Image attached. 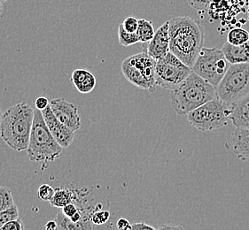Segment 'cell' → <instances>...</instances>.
Returning a JSON list of instances; mask_svg holds the SVG:
<instances>
[{
  "mask_svg": "<svg viewBox=\"0 0 249 230\" xmlns=\"http://www.w3.org/2000/svg\"><path fill=\"white\" fill-rule=\"evenodd\" d=\"M95 207L88 206L82 220L77 222L71 221L60 211L55 219L58 225V230H93V224L90 221V214L95 210Z\"/></svg>",
  "mask_w": 249,
  "mask_h": 230,
  "instance_id": "13",
  "label": "cell"
},
{
  "mask_svg": "<svg viewBox=\"0 0 249 230\" xmlns=\"http://www.w3.org/2000/svg\"><path fill=\"white\" fill-rule=\"evenodd\" d=\"M2 11H3V5H2V3L0 2V15L2 14Z\"/></svg>",
  "mask_w": 249,
  "mask_h": 230,
  "instance_id": "37",
  "label": "cell"
},
{
  "mask_svg": "<svg viewBox=\"0 0 249 230\" xmlns=\"http://www.w3.org/2000/svg\"><path fill=\"white\" fill-rule=\"evenodd\" d=\"M15 205L10 189L5 186H0V212L11 208Z\"/></svg>",
  "mask_w": 249,
  "mask_h": 230,
  "instance_id": "21",
  "label": "cell"
},
{
  "mask_svg": "<svg viewBox=\"0 0 249 230\" xmlns=\"http://www.w3.org/2000/svg\"><path fill=\"white\" fill-rule=\"evenodd\" d=\"M231 105L215 98L187 115L190 125L200 131L218 130L228 125Z\"/></svg>",
  "mask_w": 249,
  "mask_h": 230,
  "instance_id": "6",
  "label": "cell"
},
{
  "mask_svg": "<svg viewBox=\"0 0 249 230\" xmlns=\"http://www.w3.org/2000/svg\"><path fill=\"white\" fill-rule=\"evenodd\" d=\"M71 203H75L76 205L83 203V201L80 198L77 190H72V188L69 187L55 189L54 195L50 201L52 206L62 208Z\"/></svg>",
  "mask_w": 249,
  "mask_h": 230,
  "instance_id": "17",
  "label": "cell"
},
{
  "mask_svg": "<svg viewBox=\"0 0 249 230\" xmlns=\"http://www.w3.org/2000/svg\"><path fill=\"white\" fill-rule=\"evenodd\" d=\"M192 73V68L169 52L156 61V84L165 90H174Z\"/></svg>",
  "mask_w": 249,
  "mask_h": 230,
  "instance_id": "9",
  "label": "cell"
},
{
  "mask_svg": "<svg viewBox=\"0 0 249 230\" xmlns=\"http://www.w3.org/2000/svg\"><path fill=\"white\" fill-rule=\"evenodd\" d=\"M213 0H187L190 6L195 8V10H206Z\"/></svg>",
  "mask_w": 249,
  "mask_h": 230,
  "instance_id": "28",
  "label": "cell"
},
{
  "mask_svg": "<svg viewBox=\"0 0 249 230\" xmlns=\"http://www.w3.org/2000/svg\"><path fill=\"white\" fill-rule=\"evenodd\" d=\"M215 98L214 86L192 71L178 88L171 90L170 104L178 115H188Z\"/></svg>",
  "mask_w": 249,
  "mask_h": 230,
  "instance_id": "3",
  "label": "cell"
},
{
  "mask_svg": "<svg viewBox=\"0 0 249 230\" xmlns=\"http://www.w3.org/2000/svg\"><path fill=\"white\" fill-rule=\"evenodd\" d=\"M249 41V32L240 28H235L229 31L227 35V42L231 45H244Z\"/></svg>",
  "mask_w": 249,
  "mask_h": 230,
  "instance_id": "19",
  "label": "cell"
},
{
  "mask_svg": "<svg viewBox=\"0 0 249 230\" xmlns=\"http://www.w3.org/2000/svg\"><path fill=\"white\" fill-rule=\"evenodd\" d=\"M43 118L45 120V124L47 126L48 130H50L51 134L54 137L56 142L63 148H69L72 145L75 132L67 128L64 124H62L60 120L55 117L53 111L49 105L45 110L41 111Z\"/></svg>",
  "mask_w": 249,
  "mask_h": 230,
  "instance_id": "11",
  "label": "cell"
},
{
  "mask_svg": "<svg viewBox=\"0 0 249 230\" xmlns=\"http://www.w3.org/2000/svg\"><path fill=\"white\" fill-rule=\"evenodd\" d=\"M55 190L49 184H42L37 190V196L40 200L50 202L54 195Z\"/></svg>",
  "mask_w": 249,
  "mask_h": 230,
  "instance_id": "25",
  "label": "cell"
},
{
  "mask_svg": "<svg viewBox=\"0 0 249 230\" xmlns=\"http://www.w3.org/2000/svg\"><path fill=\"white\" fill-rule=\"evenodd\" d=\"M136 34L139 36L140 43L142 44H147L150 41L153 39L155 34L154 25L152 21L140 19L139 20V27Z\"/></svg>",
  "mask_w": 249,
  "mask_h": 230,
  "instance_id": "18",
  "label": "cell"
},
{
  "mask_svg": "<svg viewBox=\"0 0 249 230\" xmlns=\"http://www.w3.org/2000/svg\"><path fill=\"white\" fill-rule=\"evenodd\" d=\"M122 25L126 31L130 33H136L139 27V20L134 17H128L123 21Z\"/></svg>",
  "mask_w": 249,
  "mask_h": 230,
  "instance_id": "27",
  "label": "cell"
},
{
  "mask_svg": "<svg viewBox=\"0 0 249 230\" xmlns=\"http://www.w3.org/2000/svg\"><path fill=\"white\" fill-rule=\"evenodd\" d=\"M96 82H96L94 75L90 72V74L87 76V78L82 83H80V84L76 86L75 88H76V90L79 91L80 93L87 94V93H90L92 90H94Z\"/></svg>",
  "mask_w": 249,
  "mask_h": 230,
  "instance_id": "24",
  "label": "cell"
},
{
  "mask_svg": "<svg viewBox=\"0 0 249 230\" xmlns=\"http://www.w3.org/2000/svg\"><path fill=\"white\" fill-rule=\"evenodd\" d=\"M220 100L232 105L249 94V63L231 64L216 87Z\"/></svg>",
  "mask_w": 249,
  "mask_h": 230,
  "instance_id": "7",
  "label": "cell"
},
{
  "mask_svg": "<svg viewBox=\"0 0 249 230\" xmlns=\"http://www.w3.org/2000/svg\"><path fill=\"white\" fill-rule=\"evenodd\" d=\"M0 230H25L24 224L20 218L17 220H11L6 224L1 227Z\"/></svg>",
  "mask_w": 249,
  "mask_h": 230,
  "instance_id": "29",
  "label": "cell"
},
{
  "mask_svg": "<svg viewBox=\"0 0 249 230\" xmlns=\"http://www.w3.org/2000/svg\"><path fill=\"white\" fill-rule=\"evenodd\" d=\"M34 120V109L27 103H19L3 114L0 135L5 144L16 151L27 150Z\"/></svg>",
  "mask_w": 249,
  "mask_h": 230,
  "instance_id": "2",
  "label": "cell"
},
{
  "mask_svg": "<svg viewBox=\"0 0 249 230\" xmlns=\"http://www.w3.org/2000/svg\"><path fill=\"white\" fill-rule=\"evenodd\" d=\"M230 120L235 128L249 130V94L231 105Z\"/></svg>",
  "mask_w": 249,
  "mask_h": 230,
  "instance_id": "14",
  "label": "cell"
},
{
  "mask_svg": "<svg viewBox=\"0 0 249 230\" xmlns=\"http://www.w3.org/2000/svg\"><path fill=\"white\" fill-rule=\"evenodd\" d=\"M20 218V214L16 205L5 211L0 212V228L11 220H17Z\"/></svg>",
  "mask_w": 249,
  "mask_h": 230,
  "instance_id": "23",
  "label": "cell"
},
{
  "mask_svg": "<svg viewBox=\"0 0 249 230\" xmlns=\"http://www.w3.org/2000/svg\"><path fill=\"white\" fill-rule=\"evenodd\" d=\"M100 209L101 205H97L95 207V210L90 214V221L93 225H104L110 219L109 212Z\"/></svg>",
  "mask_w": 249,
  "mask_h": 230,
  "instance_id": "22",
  "label": "cell"
},
{
  "mask_svg": "<svg viewBox=\"0 0 249 230\" xmlns=\"http://www.w3.org/2000/svg\"><path fill=\"white\" fill-rule=\"evenodd\" d=\"M122 72L133 85L155 92L156 90V60L145 51L125 59L122 63Z\"/></svg>",
  "mask_w": 249,
  "mask_h": 230,
  "instance_id": "5",
  "label": "cell"
},
{
  "mask_svg": "<svg viewBox=\"0 0 249 230\" xmlns=\"http://www.w3.org/2000/svg\"><path fill=\"white\" fill-rule=\"evenodd\" d=\"M169 35L170 52L192 68L203 47V28L191 17L178 16L169 20Z\"/></svg>",
  "mask_w": 249,
  "mask_h": 230,
  "instance_id": "1",
  "label": "cell"
},
{
  "mask_svg": "<svg viewBox=\"0 0 249 230\" xmlns=\"http://www.w3.org/2000/svg\"><path fill=\"white\" fill-rule=\"evenodd\" d=\"M144 45V50L154 60H159L170 52L169 20L155 31L153 39Z\"/></svg>",
  "mask_w": 249,
  "mask_h": 230,
  "instance_id": "12",
  "label": "cell"
},
{
  "mask_svg": "<svg viewBox=\"0 0 249 230\" xmlns=\"http://www.w3.org/2000/svg\"><path fill=\"white\" fill-rule=\"evenodd\" d=\"M45 230H58V225L56 220H50L45 226Z\"/></svg>",
  "mask_w": 249,
  "mask_h": 230,
  "instance_id": "35",
  "label": "cell"
},
{
  "mask_svg": "<svg viewBox=\"0 0 249 230\" xmlns=\"http://www.w3.org/2000/svg\"><path fill=\"white\" fill-rule=\"evenodd\" d=\"M118 39H119L120 45L126 47L140 43L138 35L136 33H130L126 31L122 25V23L118 27Z\"/></svg>",
  "mask_w": 249,
  "mask_h": 230,
  "instance_id": "20",
  "label": "cell"
},
{
  "mask_svg": "<svg viewBox=\"0 0 249 230\" xmlns=\"http://www.w3.org/2000/svg\"><path fill=\"white\" fill-rule=\"evenodd\" d=\"M131 228L130 221L124 219V218H121L117 221V229L119 230H130Z\"/></svg>",
  "mask_w": 249,
  "mask_h": 230,
  "instance_id": "33",
  "label": "cell"
},
{
  "mask_svg": "<svg viewBox=\"0 0 249 230\" xmlns=\"http://www.w3.org/2000/svg\"><path fill=\"white\" fill-rule=\"evenodd\" d=\"M130 230H157L152 226L147 225L144 222H139V223H134L131 225Z\"/></svg>",
  "mask_w": 249,
  "mask_h": 230,
  "instance_id": "32",
  "label": "cell"
},
{
  "mask_svg": "<svg viewBox=\"0 0 249 230\" xmlns=\"http://www.w3.org/2000/svg\"><path fill=\"white\" fill-rule=\"evenodd\" d=\"M2 118H3V113H2V111L0 109V124H1V121H2Z\"/></svg>",
  "mask_w": 249,
  "mask_h": 230,
  "instance_id": "36",
  "label": "cell"
},
{
  "mask_svg": "<svg viewBox=\"0 0 249 230\" xmlns=\"http://www.w3.org/2000/svg\"><path fill=\"white\" fill-rule=\"evenodd\" d=\"M82 205V204H81ZM79 211V205H76L75 203H71L69 205H65L61 208V212L64 215L70 219L72 216L75 215V214Z\"/></svg>",
  "mask_w": 249,
  "mask_h": 230,
  "instance_id": "30",
  "label": "cell"
},
{
  "mask_svg": "<svg viewBox=\"0 0 249 230\" xmlns=\"http://www.w3.org/2000/svg\"><path fill=\"white\" fill-rule=\"evenodd\" d=\"M157 230H184L180 226L171 225V224H162L160 226Z\"/></svg>",
  "mask_w": 249,
  "mask_h": 230,
  "instance_id": "34",
  "label": "cell"
},
{
  "mask_svg": "<svg viewBox=\"0 0 249 230\" xmlns=\"http://www.w3.org/2000/svg\"><path fill=\"white\" fill-rule=\"evenodd\" d=\"M234 155L243 161L249 162V130L236 128L231 140Z\"/></svg>",
  "mask_w": 249,
  "mask_h": 230,
  "instance_id": "15",
  "label": "cell"
},
{
  "mask_svg": "<svg viewBox=\"0 0 249 230\" xmlns=\"http://www.w3.org/2000/svg\"><path fill=\"white\" fill-rule=\"evenodd\" d=\"M35 104L36 109H38L39 111H43L45 110V108H47L50 105V102L45 97L41 96V97L37 98L36 99Z\"/></svg>",
  "mask_w": 249,
  "mask_h": 230,
  "instance_id": "31",
  "label": "cell"
},
{
  "mask_svg": "<svg viewBox=\"0 0 249 230\" xmlns=\"http://www.w3.org/2000/svg\"><path fill=\"white\" fill-rule=\"evenodd\" d=\"M221 50L230 64L249 63V41L241 45H231L226 42Z\"/></svg>",
  "mask_w": 249,
  "mask_h": 230,
  "instance_id": "16",
  "label": "cell"
},
{
  "mask_svg": "<svg viewBox=\"0 0 249 230\" xmlns=\"http://www.w3.org/2000/svg\"><path fill=\"white\" fill-rule=\"evenodd\" d=\"M62 150L63 148L56 142L45 124L41 111L36 108L30 143L27 149L29 159L35 162H43L41 169L45 170L50 162L60 157Z\"/></svg>",
  "mask_w": 249,
  "mask_h": 230,
  "instance_id": "4",
  "label": "cell"
},
{
  "mask_svg": "<svg viewBox=\"0 0 249 230\" xmlns=\"http://www.w3.org/2000/svg\"><path fill=\"white\" fill-rule=\"evenodd\" d=\"M231 64L224 52L216 47H202L195 60L192 71L209 82L216 89Z\"/></svg>",
  "mask_w": 249,
  "mask_h": 230,
  "instance_id": "8",
  "label": "cell"
},
{
  "mask_svg": "<svg viewBox=\"0 0 249 230\" xmlns=\"http://www.w3.org/2000/svg\"><path fill=\"white\" fill-rule=\"evenodd\" d=\"M50 106L55 117L62 124L73 132L80 130L82 123L76 105L63 98H59L51 101Z\"/></svg>",
  "mask_w": 249,
  "mask_h": 230,
  "instance_id": "10",
  "label": "cell"
},
{
  "mask_svg": "<svg viewBox=\"0 0 249 230\" xmlns=\"http://www.w3.org/2000/svg\"><path fill=\"white\" fill-rule=\"evenodd\" d=\"M90 74V71L86 69H75L71 75L70 80L74 83L75 87L82 83Z\"/></svg>",
  "mask_w": 249,
  "mask_h": 230,
  "instance_id": "26",
  "label": "cell"
},
{
  "mask_svg": "<svg viewBox=\"0 0 249 230\" xmlns=\"http://www.w3.org/2000/svg\"><path fill=\"white\" fill-rule=\"evenodd\" d=\"M6 1H8V0H0L1 3H4V2H6Z\"/></svg>",
  "mask_w": 249,
  "mask_h": 230,
  "instance_id": "38",
  "label": "cell"
}]
</instances>
